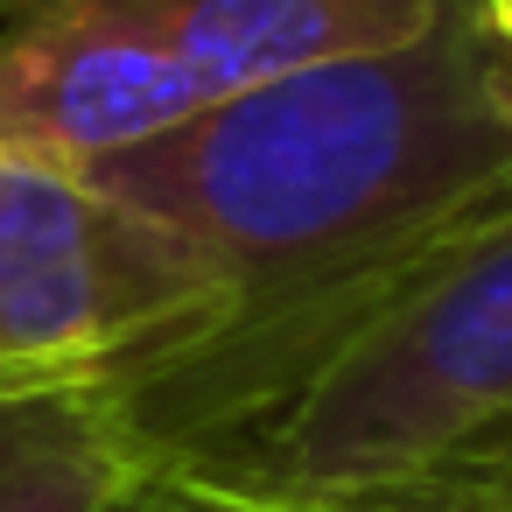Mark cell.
I'll use <instances>...</instances> for the list:
<instances>
[{
    "instance_id": "cell-1",
    "label": "cell",
    "mask_w": 512,
    "mask_h": 512,
    "mask_svg": "<svg viewBox=\"0 0 512 512\" xmlns=\"http://www.w3.org/2000/svg\"><path fill=\"white\" fill-rule=\"evenodd\" d=\"M92 386L162 477L260 512H379L512 428V190L344 288Z\"/></svg>"
},
{
    "instance_id": "cell-2",
    "label": "cell",
    "mask_w": 512,
    "mask_h": 512,
    "mask_svg": "<svg viewBox=\"0 0 512 512\" xmlns=\"http://www.w3.org/2000/svg\"><path fill=\"white\" fill-rule=\"evenodd\" d=\"M78 176L204 260L211 330L260 323L512 190V50L477 0H442L393 50L225 92Z\"/></svg>"
},
{
    "instance_id": "cell-3",
    "label": "cell",
    "mask_w": 512,
    "mask_h": 512,
    "mask_svg": "<svg viewBox=\"0 0 512 512\" xmlns=\"http://www.w3.org/2000/svg\"><path fill=\"white\" fill-rule=\"evenodd\" d=\"M204 260L78 169L0 155V379H106L218 323Z\"/></svg>"
},
{
    "instance_id": "cell-4",
    "label": "cell",
    "mask_w": 512,
    "mask_h": 512,
    "mask_svg": "<svg viewBox=\"0 0 512 512\" xmlns=\"http://www.w3.org/2000/svg\"><path fill=\"white\" fill-rule=\"evenodd\" d=\"M204 106L197 78L106 0H22L0 22V155L92 169Z\"/></svg>"
},
{
    "instance_id": "cell-5",
    "label": "cell",
    "mask_w": 512,
    "mask_h": 512,
    "mask_svg": "<svg viewBox=\"0 0 512 512\" xmlns=\"http://www.w3.org/2000/svg\"><path fill=\"white\" fill-rule=\"evenodd\" d=\"M134 15L197 78L204 106L330 57H365L421 36L442 0H106Z\"/></svg>"
},
{
    "instance_id": "cell-6",
    "label": "cell",
    "mask_w": 512,
    "mask_h": 512,
    "mask_svg": "<svg viewBox=\"0 0 512 512\" xmlns=\"http://www.w3.org/2000/svg\"><path fill=\"white\" fill-rule=\"evenodd\" d=\"M141 477L92 379H0V512H113Z\"/></svg>"
},
{
    "instance_id": "cell-7",
    "label": "cell",
    "mask_w": 512,
    "mask_h": 512,
    "mask_svg": "<svg viewBox=\"0 0 512 512\" xmlns=\"http://www.w3.org/2000/svg\"><path fill=\"white\" fill-rule=\"evenodd\" d=\"M379 512H512V428L463 449L456 463H442L435 477H421Z\"/></svg>"
},
{
    "instance_id": "cell-8",
    "label": "cell",
    "mask_w": 512,
    "mask_h": 512,
    "mask_svg": "<svg viewBox=\"0 0 512 512\" xmlns=\"http://www.w3.org/2000/svg\"><path fill=\"white\" fill-rule=\"evenodd\" d=\"M113 512H260V505H239V498H218V491H197V484H183V477L148 470Z\"/></svg>"
},
{
    "instance_id": "cell-9",
    "label": "cell",
    "mask_w": 512,
    "mask_h": 512,
    "mask_svg": "<svg viewBox=\"0 0 512 512\" xmlns=\"http://www.w3.org/2000/svg\"><path fill=\"white\" fill-rule=\"evenodd\" d=\"M477 8H484V22L505 36V50H512V0H477Z\"/></svg>"
},
{
    "instance_id": "cell-10",
    "label": "cell",
    "mask_w": 512,
    "mask_h": 512,
    "mask_svg": "<svg viewBox=\"0 0 512 512\" xmlns=\"http://www.w3.org/2000/svg\"><path fill=\"white\" fill-rule=\"evenodd\" d=\"M15 8H22V0H0V22H8V15H15Z\"/></svg>"
}]
</instances>
